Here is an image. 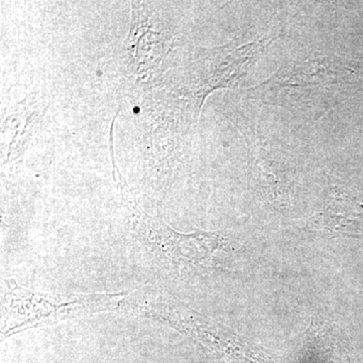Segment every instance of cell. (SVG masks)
Listing matches in <instances>:
<instances>
[{
    "instance_id": "1",
    "label": "cell",
    "mask_w": 363,
    "mask_h": 363,
    "mask_svg": "<svg viewBox=\"0 0 363 363\" xmlns=\"http://www.w3.org/2000/svg\"><path fill=\"white\" fill-rule=\"evenodd\" d=\"M117 188L135 233L150 252L168 266L179 271L207 269L213 264L215 253L226 245L227 238L221 233H177L140 207L126 182L119 184Z\"/></svg>"
}]
</instances>
